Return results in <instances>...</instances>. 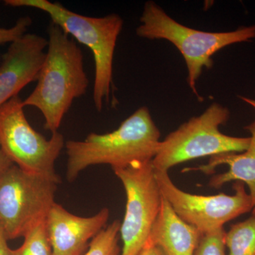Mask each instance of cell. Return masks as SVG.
Instances as JSON below:
<instances>
[{
    "label": "cell",
    "mask_w": 255,
    "mask_h": 255,
    "mask_svg": "<svg viewBox=\"0 0 255 255\" xmlns=\"http://www.w3.org/2000/svg\"><path fill=\"white\" fill-rule=\"evenodd\" d=\"M226 233L223 228L214 232L203 234L194 255H228Z\"/></svg>",
    "instance_id": "cell-17"
},
{
    "label": "cell",
    "mask_w": 255,
    "mask_h": 255,
    "mask_svg": "<svg viewBox=\"0 0 255 255\" xmlns=\"http://www.w3.org/2000/svg\"><path fill=\"white\" fill-rule=\"evenodd\" d=\"M231 112L221 104L213 103L204 113L192 117L159 142L152 160L155 171L168 172L174 166L204 157L240 153L249 147L251 137H234L220 131Z\"/></svg>",
    "instance_id": "cell-5"
},
{
    "label": "cell",
    "mask_w": 255,
    "mask_h": 255,
    "mask_svg": "<svg viewBox=\"0 0 255 255\" xmlns=\"http://www.w3.org/2000/svg\"><path fill=\"white\" fill-rule=\"evenodd\" d=\"M240 98H241L243 102L248 104V105H251V107H253L255 110V100H254V99L248 98V97H242V96L240 97Z\"/></svg>",
    "instance_id": "cell-22"
},
{
    "label": "cell",
    "mask_w": 255,
    "mask_h": 255,
    "mask_svg": "<svg viewBox=\"0 0 255 255\" xmlns=\"http://www.w3.org/2000/svg\"><path fill=\"white\" fill-rule=\"evenodd\" d=\"M1 55H0V62H1Z\"/></svg>",
    "instance_id": "cell-23"
},
{
    "label": "cell",
    "mask_w": 255,
    "mask_h": 255,
    "mask_svg": "<svg viewBox=\"0 0 255 255\" xmlns=\"http://www.w3.org/2000/svg\"><path fill=\"white\" fill-rule=\"evenodd\" d=\"M58 183L13 164L0 176V228L7 240L23 237L46 219Z\"/></svg>",
    "instance_id": "cell-7"
},
{
    "label": "cell",
    "mask_w": 255,
    "mask_h": 255,
    "mask_svg": "<svg viewBox=\"0 0 255 255\" xmlns=\"http://www.w3.org/2000/svg\"><path fill=\"white\" fill-rule=\"evenodd\" d=\"M137 36L147 39H164L172 43L184 57L188 70L187 82L199 101L196 84L204 68L214 65L212 56L225 47L251 42L255 38V24L235 31L207 32L184 26L169 16L155 1L144 5Z\"/></svg>",
    "instance_id": "cell-4"
},
{
    "label": "cell",
    "mask_w": 255,
    "mask_h": 255,
    "mask_svg": "<svg viewBox=\"0 0 255 255\" xmlns=\"http://www.w3.org/2000/svg\"><path fill=\"white\" fill-rule=\"evenodd\" d=\"M245 129L251 133V143L246 151L240 153H225L210 157L209 162L194 168H187L183 172L201 171L206 174L215 173L216 167L223 164L228 166L224 173L215 174L210 179V187L220 189L226 183L241 182L248 188L253 201L252 215H255V119Z\"/></svg>",
    "instance_id": "cell-13"
},
{
    "label": "cell",
    "mask_w": 255,
    "mask_h": 255,
    "mask_svg": "<svg viewBox=\"0 0 255 255\" xmlns=\"http://www.w3.org/2000/svg\"><path fill=\"white\" fill-rule=\"evenodd\" d=\"M226 246L228 255H255V215L231 226Z\"/></svg>",
    "instance_id": "cell-14"
},
{
    "label": "cell",
    "mask_w": 255,
    "mask_h": 255,
    "mask_svg": "<svg viewBox=\"0 0 255 255\" xmlns=\"http://www.w3.org/2000/svg\"><path fill=\"white\" fill-rule=\"evenodd\" d=\"M110 212L104 208L90 217H81L55 203L46 219L53 255H81L87 243L106 227Z\"/></svg>",
    "instance_id": "cell-11"
},
{
    "label": "cell",
    "mask_w": 255,
    "mask_h": 255,
    "mask_svg": "<svg viewBox=\"0 0 255 255\" xmlns=\"http://www.w3.org/2000/svg\"><path fill=\"white\" fill-rule=\"evenodd\" d=\"M127 195L120 236L121 255H138L145 246L158 216L162 195L156 179L152 161L139 162L124 168L113 169Z\"/></svg>",
    "instance_id": "cell-8"
},
{
    "label": "cell",
    "mask_w": 255,
    "mask_h": 255,
    "mask_svg": "<svg viewBox=\"0 0 255 255\" xmlns=\"http://www.w3.org/2000/svg\"><path fill=\"white\" fill-rule=\"evenodd\" d=\"M12 7H30L41 10L50 16L51 22L67 35L72 36L92 51L95 60L94 105L102 112L104 103H110L115 86L113 80L114 52L124 20L119 14L90 17L70 11L59 2L48 0H5Z\"/></svg>",
    "instance_id": "cell-3"
},
{
    "label": "cell",
    "mask_w": 255,
    "mask_h": 255,
    "mask_svg": "<svg viewBox=\"0 0 255 255\" xmlns=\"http://www.w3.org/2000/svg\"><path fill=\"white\" fill-rule=\"evenodd\" d=\"M32 24V19L29 16L18 18L17 21L11 28H0V45L12 43L25 33Z\"/></svg>",
    "instance_id": "cell-18"
},
{
    "label": "cell",
    "mask_w": 255,
    "mask_h": 255,
    "mask_svg": "<svg viewBox=\"0 0 255 255\" xmlns=\"http://www.w3.org/2000/svg\"><path fill=\"white\" fill-rule=\"evenodd\" d=\"M138 255H165L160 248L146 244Z\"/></svg>",
    "instance_id": "cell-21"
},
{
    "label": "cell",
    "mask_w": 255,
    "mask_h": 255,
    "mask_svg": "<svg viewBox=\"0 0 255 255\" xmlns=\"http://www.w3.org/2000/svg\"><path fill=\"white\" fill-rule=\"evenodd\" d=\"M7 241L0 228V255H11V249L8 246Z\"/></svg>",
    "instance_id": "cell-20"
},
{
    "label": "cell",
    "mask_w": 255,
    "mask_h": 255,
    "mask_svg": "<svg viewBox=\"0 0 255 255\" xmlns=\"http://www.w3.org/2000/svg\"><path fill=\"white\" fill-rule=\"evenodd\" d=\"M202 236L199 230L181 219L162 196L146 244L160 248L165 255H194Z\"/></svg>",
    "instance_id": "cell-12"
},
{
    "label": "cell",
    "mask_w": 255,
    "mask_h": 255,
    "mask_svg": "<svg viewBox=\"0 0 255 255\" xmlns=\"http://www.w3.org/2000/svg\"><path fill=\"white\" fill-rule=\"evenodd\" d=\"M13 164L14 163L5 155L0 147V176Z\"/></svg>",
    "instance_id": "cell-19"
},
{
    "label": "cell",
    "mask_w": 255,
    "mask_h": 255,
    "mask_svg": "<svg viewBox=\"0 0 255 255\" xmlns=\"http://www.w3.org/2000/svg\"><path fill=\"white\" fill-rule=\"evenodd\" d=\"M155 173L162 195L174 212L202 234L218 231L226 223L253 211V201L243 182H234L233 195H197L178 188L168 172L155 170Z\"/></svg>",
    "instance_id": "cell-9"
},
{
    "label": "cell",
    "mask_w": 255,
    "mask_h": 255,
    "mask_svg": "<svg viewBox=\"0 0 255 255\" xmlns=\"http://www.w3.org/2000/svg\"><path fill=\"white\" fill-rule=\"evenodd\" d=\"M21 247L11 250V255H53L48 232L46 220L32 228L24 236Z\"/></svg>",
    "instance_id": "cell-15"
},
{
    "label": "cell",
    "mask_w": 255,
    "mask_h": 255,
    "mask_svg": "<svg viewBox=\"0 0 255 255\" xmlns=\"http://www.w3.org/2000/svg\"><path fill=\"white\" fill-rule=\"evenodd\" d=\"M47 47L48 40L35 33H25L10 43L0 62V107L37 81Z\"/></svg>",
    "instance_id": "cell-10"
},
{
    "label": "cell",
    "mask_w": 255,
    "mask_h": 255,
    "mask_svg": "<svg viewBox=\"0 0 255 255\" xmlns=\"http://www.w3.org/2000/svg\"><path fill=\"white\" fill-rule=\"evenodd\" d=\"M46 58L36 86L26 100L25 107L38 109L44 118V128L58 131L74 100L86 94L89 80L82 50L55 23L48 27Z\"/></svg>",
    "instance_id": "cell-1"
},
{
    "label": "cell",
    "mask_w": 255,
    "mask_h": 255,
    "mask_svg": "<svg viewBox=\"0 0 255 255\" xmlns=\"http://www.w3.org/2000/svg\"><path fill=\"white\" fill-rule=\"evenodd\" d=\"M160 141V131L150 110L147 107H140L114 131L91 132L85 140L65 142L67 179L73 182L90 166L109 164L114 169L152 161Z\"/></svg>",
    "instance_id": "cell-2"
},
{
    "label": "cell",
    "mask_w": 255,
    "mask_h": 255,
    "mask_svg": "<svg viewBox=\"0 0 255 255\" xmlns=\"http://www.w3.org/2000/svg\"><path fill=\"white\" fill-rule=\"evenodd\" d=\"M121 225L122 222L116 220L101 231L92 240L85 255H121L118 243Z\"/></svg>",
    "instance_id": "cell-16"
},
{
    "label": "cell",
    "mask_w": 255,
    "mask_h": 255,
    "mask_svg": "<svg viewBox=\"0 0 255 255\" xmlns=\"http://www.w3.org/2000/svg\"><path fill=\"white\" fill-rule=\"evenodd\" d=\"M23 109L18 95L0 107V147L23 170L60 184L55 163L65 145L63 135L57 131L47 139L30 125Z\"/></svg>",
    "instance_id": "cell-6"
}]
</instances>
